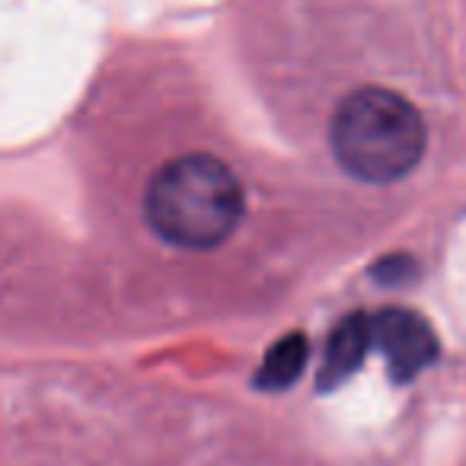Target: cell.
Returning a JSON list of instances; mask_svg holds the SVG:
<instances>
[{
    "mask_svg": "<svg viewBox=\"0 0 466 466\" xmlns=\"http://www.w3.org/2000/svg\"><path fill=\"white\" fill-rule=\"evenodd\" d=\"M147 233L179 256L224 249L249 220V182L243 169L211 144L182 141L147 163L137 188Z\"/></svg>",
    "mask_w": 466,
    "mask_h": 466,
    "instance_id": "6da1fadb",
    "label": "cell"
},
{
    "mask_svg": "<svg viewBox=\"0 0 466 466\" xmlns=\"http://www.w3.org/2000/svg\"><path fill=\"white\" fill-rule=\"evenodd\" d=\"M326 147L345 176L364 186H393L419 169L428 125L406 93L368 84L326 112Z\"/></svg>",
    "mask_w": 466,
    "mask_h": 466,
    "instance_id": "7a4b0ae2",
    "label": "cell"
},
{
    "mask_svg": "<svg viewBox=\"0 0 466 466\" xmlns=\"http://www.w3.org/2000/svg\"><path fill=\"white\" fill-rule=\"evenodd\" d=\"M377 332H380V342L387 349L396 377H412L415 370H421L438 355V342H434L431 329L415 313H383Z\"/></svg>",
    "mask_w": 466,
    "mask_h": 466,
    "instance_id": "3957f363",
    "label": "cell"
}]
</instances>
